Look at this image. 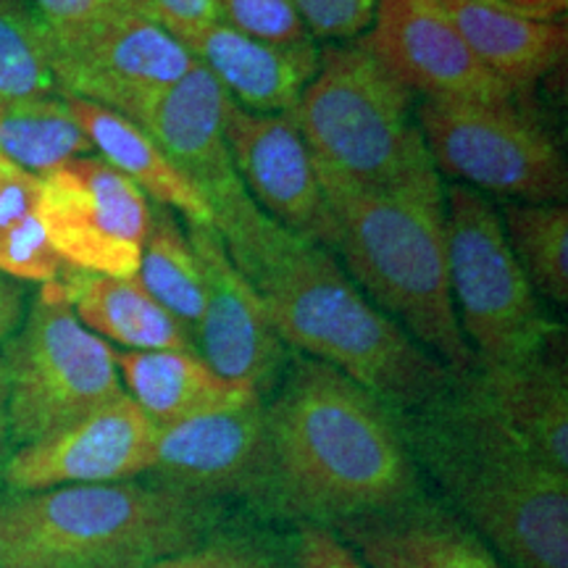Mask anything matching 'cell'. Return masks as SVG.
<instances>
[{
    "label": "cell",
    "mask_w": 568,
    "mask_h": 568,
    "mask_svg": "<svg viewBox=\"0 0 568 568\" xmlns=\"http://www.w3.org/2000/svg\"><path fill=\"white\" fill-rule=\"evenodd\" d=\"M205 197L226 253L284 345L351 376L395 410H416L450 389L456 374L382 314L324 245L261 211L240 176Z\"/></svg>",
    "instance_id": "6da1fadb"
},
{
    "label": "cell",
    "mask_w": 568,
    "mask_h": 568,
    "mask_svg": "<svg viewBox=\"0 0 568 568\" xmlns=\"http://www.w3.org/2000/svg\"><path fill=\"white\" fill-rule=\"evenodd\" d=\"M287 521L337 527L424 493L395 408L337 368L293 355L264 400Z\"/></svg>",
    "instance_id": "7a4b0ae2"
},
{
    "label": "cell",
    "mask_w": 568,
    "mask_h": 568,
    "mask_svg": "<svg viewBox=\"0 0 568 568\" xmlns=\"http://www.w3.org/2000/svg\"><path fill=\"white\" fill-rule=\"evenodd\" d=\"M437 497L508 568H568V474L545 464L466 374L416 410H395Z\"/></svg>",
    "instance_id": "3957f363"
},
{
    "label": "cell",
    "mask_w": 568,
    "mask_h": 568,
    "mask_svg": "<svg viewBox=\"0 0 568 568\" xmlns=\"http://www.w3.org/2000/svg\"><path fill=\"white\" fill-rule=\"evenodd\" d=\"M329 209L324 247L351 280L424 351L468 374L477 358L460 332L447 274L445 193L435 172L393 187H364L316 169Z\"/></svg>",
    "instance_id": "277c9868"
},
{
    "label": "cell",
    "mask_w": 568,
    "mask_h": 568,
    "mask_svg": "<svg viewBox=\"0 0 568 568\" xmlns=\"http://www.w3.org/2000/svg\"><path fill=\"white\" fill-rule=\"evenodd\" d=\"M230 510L155 481L0 497V568H151L230 527Z\"/></svg>",
    "instance_id": "5b68a950"
},
{
    "label": "cell",
    "mask_w": 568,
    "mask_h": 568,
    "mask_svg": "<svg viewBox=\"0 0 568 568\" xmlns=\"http://www.w3.org/2000/svg\"><path fill=\"white\" fill-rule=\"evenodd\" d=\"M410 105V92L361 40H347L318 53L314 80L290 113L316 169L364 187H393L437 169Z\"/></svg>",
    "instance_id": "8992f818"
},
{
    "label": "cell",
    "mask_w": 568,
    "mask_h": 568,
    "mask_svg": "<svg viewBox=\"0 0 568 568\" xmlns=\"http://www.w3.org/2000/svg\"><path fill=\"white\" fill-rule=\"evenodd\" d=\"M445 230L453 303L477 366L518 364L556 345L560 326L518 266L493 201L468 184H450Z\"/></svg>",
    "instance_id": "52a82bcc"
},
{
    "label": "cell",
    "mask_w": 568,
    "mask_h": 568,
    "mask_svg": "<svg viewBox=\"0 0 568 568\" xmlns=\"http://www.w3.org/2000/svg\"><path fill=\"white\" fill-rule=\"evenodd\" d=\"M11 443L32 445L124 395L116 351L84 326L63 282H45L17 335L6 339Z\"/></svg>",
    "instance_id": "ba28073f"
},
{
    "label": "cell",
    "mask_w": 568,
    "mask_h": 568,
    "mask_svg": "<svg viewBox=\"0 0 568 568\" xmlns=\"http://www.w3.org/2000/svg\"><path fill=\"white\" fill-rule=\"evenodd\" d=\"M416 126L445 174L518 203H566L568 172L552 134L514 101L424 98Z\"/></svg>",
    "instance_id": "9c48e42d"
},
{
    "label": "cell",
    "mask_w": 568,
    "mask_h": 568,
    "mask_svg": "<svg viewBox=\"0 0 568 568\" xmlns=\"http://www.w3.org/2000/svg\"><path fill=\"white\" fill-rule=\"evenodd\" d=\"M148 479L226 508L245 506L266 521H287L264 400L163 426Z\"/></svg>",
    "instance_id": "30bf717a"
},
{
    "label": "cell",
    "mask_w": 568,
    "mask_h": 568,
    "mask_svg": "<svg viewBox=\"0 0 568 568\" xmlns=\"http://www.w3.org/2000/svg\"><path fill=\"white\" fill-rule=\"evenodd\" d=\"M40 182L42 224L63 264L132 280L153 222L138 184L101 155L71 159L40 174Z\"/></svg>",
    "instance_id": "8fae6325"
},
{
    "label": "cell",
    "mask_w": 568,
    "mask_h": 568,
    "mask_svg": "<svg viewBox=\"0 0 568 568\" xmlns=\"http://www.w3.org/2000/svg\"><path fill=\"white\" fill-rule=\"evenodd\" d=\"M48 42L63 98H80L126 119L195 67L182 42L142 13H113L69 30H48Z\"/></svg>",
    "instance_id": "7c38bea8"
},
{
    "label": "cell",
    "mask_w": 568,
    "mask_h": 568,
    "mask_svg": "<svg viewBox=\"0 0 568 568\" xmlns=\"http://www.w3.org/2000/svg\"><path fill=\"white\" fill-rule=\"evenodd\" d=\"M203 272V316L193 339L197 355L224 379L245 382L261 397L280 385L290 353L274 332L261 295L234 266L216 226L187 224Z\"/></svg>",
    "instance_id": "4fadbf2b"
},
{
    "label": "cell",
    "mask_w": 568,
    "mask_h": 568,
    "mask_svg": "<svg viewBox=\"0 0 568 568\" xmlns=\"http://www.w3.org/2000/svg\"><path fill=\"white\" fill-rule=\"evenodd\" d=\"M155 435V424L124 393L55 435L21 445L3 468V485L11 493H38L148 477Z\"/></svg>",
    "instance_id": "5bb4252c"
},
{
    "label": "cell",
    "mask_w": 568,
    "mask_h": 568,
    "mask_svg": "<svg viewBox=\"0 0 568 568\" xmlns=\"http://www.w3.org/2000/svg\"><path fill=\"white\" fill-rule=\"evenodd\" d=\"M361 45L410 95L514 101V92L481 67L437 0H379Z\"/></svg>",
    "instance_id": "9a60e30c"
},
{
    "label": "cell",
    "mask_w": 568,
    "mask_h": 568,
    "mask_svg": "<svg viewBox=\"0 0 568 568\" xmlns=\"http://www.w3.org/2000/svg\"><path fill=\"white\" fill-rule=\"evenodd\" d=\"M224 140L234 172L255 205L287 230L324 245L329 234V209L293 113L247 111L230 98Z\"/></svg>",
    "instance_id": "2e32d148"
},
{
    "label": "cell",
    "mask_w": 568,
    "mask_h": 568,
    "mask_svg": "<svg viewBox=\"0 0 568 568\" xmlns=\"http://www.w3.org/2000/svg\"><path fill=\"white\" fill-rule=\"evenodd\" d=\"M332 531L372 568H508L464 518L426 489Z\"/></svg>",
    "instance_id": "e0dca14e"
},
{
    "label": "cell",
    "mask_w": 568,
    "mask_h": 568,
    "mask_svg": "<svg viewBox=\"0 0 568 568\" xmlns=\"http://www.w3.org/2000/svg\"><path fill=\"white\" fill-rule=\"evenodd\" d=\"M230 95L209 69L195 67L169 88L142 101L130 122L153 138L180 172L203 195L237 180L224 140V116Z\"/></svg>",
    "instance_id": "ac0fdd59"
},
{
    "label": "cell",
    "mask_w": 568,
    "mask_h": 568,
    "mask_svg": "<svg viewBox=\"0 0 568 568\" xmlns=\"http://www.w3.org/2000/svg\"><path fill=\"white\" fill-rule=\"evenodd\" d=\"M211 71L234 103L258 113H287L301 101L318 69L314 42L268 45L222 21L169 32Z\"/></svg>",
    "instance_id": "d6986e66"
},
{
    "label": "cell",
    "mask_w": 568,
    "mask_h": 568,
    "mask_svg": "<svg viewBox=\"0 0 568 568\" xmlns=\"http://www.w3.org/2000/svg\"><path fill=\"white\" fill-rule=\"evenodd\" d=\"M466 376L545 464L568 474V379L558 343L529 361L477 366Z\"/></svg>",
    "instance_id": "ffe728a7"
},
{
    "label": "cell",
    "mask_w": 568,
    "mask_h": 568,
    "mask_svg": "<svg viewBox=\"0 0 568 568\" xmlns=\"http://www.w3.org/2000/svg\"><path fill=\"white\" fill-rule=\"evenodd\" d=\"M116 366L124 393L155 429L264 400L245 382L213 372L195 351H122Z\"/></svg>",
    "instance_id": "44dd1931"
},
{
    "label": "cell",
    "mask_w": 568,
    "mask_h": 568,
    "mask_svg": "<svg viewBox=\"0 0 568 568\" xmlns=\"http://www.w3.org/2000/svg\"><path fill=\"white\" fill-rule=\"evenodd\" d=\"M481 67L518 95L550 74L566 55L564 21H537L477 0H437Z\"/></svg>",
    "instance_id": "7402d4cb"
},
{
    "label": "cell",
    "mask_w": 568,
    "mask_h": 568,
    "mask_svg": "<svg viewBox=\"0 0 568 568\" xmlns=\"http://www.w3.org/2000/svg\"><path fill=\"white\" fill-rule=\"evenodd\" d=\"M71 116L82 126L92 151L101 153L105 163L132 180L145 195L166 209L180 211L187 224L213 226V209L201 190L169 161L148 132L122 116L80 98H63Z\"/></svg>",
    "instance_id": "603a6c76"
},
{
    "label": "cell",
    "mask_w": 568,
    "mask_h": 568,
    "mask_svg": "<svg viewBox=\"0 0 568 568\" xmlns=\"http://www.w3.org/2000/svg\"><path fill=\"white\" fill-rule=\"evenodd\" d=\"M63 290L92 335L126 351H195V339L138 280L77 272L63 276Z\"/></svg>",
    "instance_id": "cb8c5ba5"
},
{
    "label": "cell",
    "mask_w": 568,
    "mask_h": 568,
    "mask_svg": "<svg viewBox=\"0 0 568 568\" xmlns=\"http://www.w3.org/2000/svg\"><path fill=\"white\" fill-rule=\"evenodd\" d=\"M42 182L0 155V274L13 282H55L67 264L42 224Z\"/></svg>",
    "instance_id": "d4e9b609"
},
{
    "label": "cell",
    "mask_w": 568,
    "mask_h": 568,
    "mask_svg": "<svg viewBox=\"0 0 568 568\" xmlns=\"http://www.w3.org/2000/svg\"><path fill=\"white\" fill-rule=\"evenodd\" d=\"M134 280L193 335L205 303L201 261L190 243L187 230H182L166 205L153 211L151 232L142 247Z\"/></svg>",
    "instance_id": "484cf974"
},
{
    "label": "cell",
    "mask_w": 568,
    "mask_h": 568,
    "mask_svg": "<svg viewBox=\"0 0 568 568\" xmlns=\"http://www.w3.org/2000/svg\"><path fill=\"white\" fill-rule=\"evenodd\" d=\"M92 145L71 116L63 95H42L0 105V155L32 174H45Z\"/></svg>",
    "instance_id": "4316f807"
},
{
    "label": "cell",
    "mask_w": 568,
    "mask_h": 568,
    "mask_svg": "<svg viewBox=\"0 0 568 568\" xmlns=\"http://www.w3.org/2000/svg\"><path fill=\"white\" fill-rule=\"evenodd\" d=\"M503 230L535 293L568 303V205L518 203L500 209Z\"/></svg>",
    "instance_id": "83f0119b"
},
{
    "label": "cell",
    "mask_w": 568,
    "mask_h": 568,
    "mask_svg": "<svg viewBox=\"0 0 568 568\" xmlns=\"http://www.w3.org/2000/svg\"><path fill=\"white\" fill-rule=\"evenodd\" d=\"M61 95L48 27L30 0H0V105Z\"/></svg>",
    "instance_id": "f1b7e54d"
},
{
    "label": "cell",
    "mask_w": 568,
    "mask_h": 568,
    "mask_svg": "<svg viewBox=\"0 0 568 568\" xmlns=\"http://www.w3.org/2000/svg\"><path fill=\"white\" fill-rule=\"evenodd\" d=\"M151 568H293V552L266 531L224 527L205 542Z\"/></svg>",
    "instance_id": "f546056e"
},
{
    "label": "cell",
    "mask_w": 568,
    "mask_h": 568,
    "mask_svg": "<svg viewBox=\"0 0 568 568\" xmlns=\"http://www.w3.org/2000/svg\"><path fill=\"white\" fill-rule=\"evenodd\" d=\"M222 24L268 42V45H303L311 42L293 0H213Z\"/></svg>",
    "instance_id": "4dcf8cb0"
},
{
    "label": "cell",
    "mask_w": 568,
    "mask_h": 568,
    "mask_svg": "<svg viewBox=\"0 0 568 568\" xmlns=\"http://www.w3.org/2000/svg\"><path fill=\"white\" fill-rule=\"evenodd\" d=\"M305 30L318 40H358L372 27L379 0H293Z\"/></svg>",
    "instance_id": "1f68e13d"
},
{
    "label": "cell",
    "mask_w": 568,
    "mask_h": 568,
    "mask_svg": "<svg viewBox=\"0 0 568 568\" xmlns=\"http://www.w3.org/2000/svg\"><path fill=\"white\" fill-rule=\"evenodd\" d=\"M30 3L48 30H69L113 13H142L159 21L151 0H30Z\"/></svg>",
    "instance_id": "d6a6232c"
},
{
    "label": "cell",
    "mask_w": 568,
    "mask_h": 568,
    "mask_svg": "<svg viewBox=\"0 0 568 568\" xmlns=\"http://www.w3.org/2000/svg\"><path fill=\"white\" fill-rule=\"evenodd\" d=\"M293 568H372L329 527L303 524L293 548Z\"/></svg>",
    "instance_id": "836d02e7"
},
{
    "label": "cell",
    "mask_w": 568,
    "mask_h": 568,
    "mask_svg": "<svg viewBox=\"0 0 568 568\" xmlns=\"http://www.w3.org/2000/svg\"><path fill=\"white\" fill-rule=\"evenodd\" d=\"M151 3L155 13H159V24L166 32L219 21L213 0H151Z\"/></svg>",
    "instance_id": "e575fe53"
},
{
    "label": "cell",
    "mask_w": 568,
    "mask_h": 568,
    "mask_svg": "<svg viewBox=\"0 0 568 568\" xmlns=\"http://www.w3.org/2000/svg\"><path fill=\"white\" fill-rule=\"evenodd\" d=\"M24 316V290L19 282L0 274V345L9 339Z\"/></svg>",
    "instance_id": "d590c367"
},
{
    "label": "cell",
    "mask_w": 568,
    "mask_h": 568,
    "mask_svg": "<svg viewBox=\"0 0 568 568\" xmlns=\"http://www.w3.org/2000/svg\"><path fill=\"white\" fill-rule=\"evenodd\" d=\"M497 3L506 6L508 11L518 13V17L537 21H556L568 9V0H497Z\"/></svg>",
    "instance_id": "8d00e7d4"
},
{
    "label": "cell",
    "mask_w": 568,
    "mask_h": 568,
    "mask_svg": "<svg viewBox=\"0 0 568 568\" xmlns=\"http://www.w3.org/2000/svg\"><path fill=\"white\" fill-rule=\"evenodd\" d=\"M9 385H6V368L3 361H0V481H3V468L9 464Z\"/></svg>",
    "instance_id": "74e56055"
},
{
    "label": "cell",
    "mask_w": 568,
    "mask_h": 568,
    "mask_svg": "<svg viewBox=\"0 0 568 568\" xmlns=\"http://www.w3.org/2000/svg\"><path fill=\"white\" fill-rule=\"evenodd\" d=\"M477 3H485V6H495V9H506V6H500L497 0H477ZM508 11V9H506Z\"/></svg>",
    "instance_id": "f35d334b"
}]
</instances>
